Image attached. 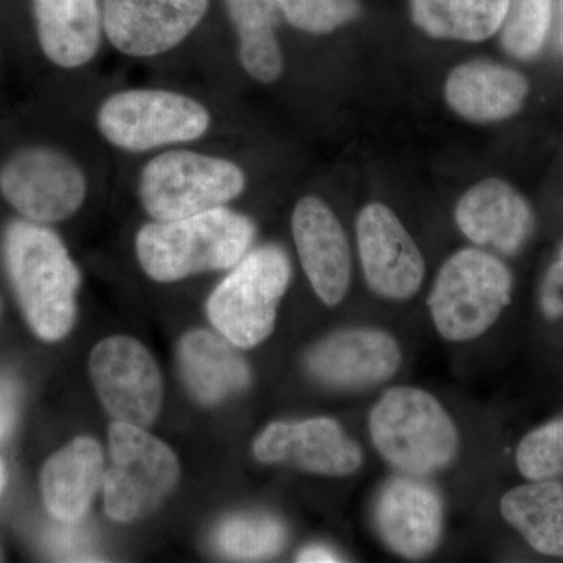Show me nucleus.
Masks as SVG:
<instances>
[{
    "instance_id": "nucleus-2",
    "label": "nucleus",
    "mask_w": 563,
    "mask_h": 563,
    "mask_svg": "<svg viewBox=\"0 0 563 563\" xmlns=\"http://www.w3.org/2000/svg\"><path fill=\"white\" fill-rule=\"evenodd\" d=\"M254 222L228 207L174 221L154 220L136 235V257L157 282L233 268L250 251Z\"/></svg>"
},
{
    "instance_id": "nucleus-30",
    "label": "nucleus",
    "mask_w": 563,
    "mask_h": 563,
    "mask_svg": "<svg viewBox=\"0 0 563 563\" xmlns=\"http://www.w3.org/2000/svg\"><path fill=\"white\" fill-rule=\"evenodd\" d=\"M446 7L448 0H410L415 24L433 38L450 40Z\"/></svg>"
},
{
    "instance_id": "nucleus-31",
    "label": "nucleus",
    "mask_w": 563,
    "mask_h": 563,
    "mask_svg": "<svg viewBox=\"0 0 563 563\" xmlns=\"http://www.w3.org/2000/svg\"><path fill=\"white\" fill-rule=\"evenodd\" d=\"M18 413V387L10 377L0 376V442L13 429Z\"/></svg>"
},
{
    "instance_id": "nucleus-21",
    "label": "nucleus",
    "mask_w": 563,
    "mask_h": 563,
    "mask_svg": "<svg viewBox=\"0 0 563 563\" xmlns=\"http://www.w3.org/2000/svg\"><path fill=\"white\" fill-rule=\"evenodd\" d=\"M181 374L199 401L213 404L250 385V366L221 336L188 333L179 347Z\"/></svg>"
},
{
    "instance_id": "nucleus-23",
    "label": "nucleus",
    "mask_w": 563,
    "mask_h": 563,
    "mask_svg": "<svg viewBox=\"0 0 563 563\" xmlns=\"http://www.w3.org/2000/svg\"><path fill=\"white\" fill-rule=\"evenodd\" d=\"M239 33V55L244 70L261 84H273L284 70L276 36L280 10L277 0H224Z\"/></svg>"
},
{
    "instance_id": "nucleus-15",
    "label": "nucleus",
    "mask_w": 563,
    "mask_h": 563,
    "mask_svg": "<svg viewBox=\"0 0 563 563\" xmlns=\"http://www.w3.org/2000/svg\"><path fill=\"white\" fill-rule=\"evenodd\" d=\"M292 239L307 279L325 306L343 301L351 285L352 262L346 233L328 203L307 196L296 203Z\"/></svg>"
},
{
    "instance_id": "nucleus-27",
    "label": "nucleus",
    "mask_w": 563,
    "mask_h": 563,
    "mask_svg": "<svg viewBox=\"0 0 563 563\" xmlns=\"http://www.w3.org/2000/svg\"><path fill=\"white\" fill-rule=\"evenodd\" d=\"M282 16L298 31L324 35L357 18L358 0H277Z\"/></svg>"
},
{
    "instance_id": "nucleus-34",
    "label": "nucleus",
    "mask_w": 563,
    "mask_h": 563,
    "mask_svg": "<svg viewBox=\"0 0 563 563\" xmlns=\"http://www.w3.org/2000/svg\"><path fill=\"white\" fill-rule=\"evenodd\" d=\"M5 470H3L2 462H0V495H2L3 488H5Z\"/></svg>"
},
{
    "instance_id": "nucleus-16",
    "label": "nucleus",
    "mask_w": 563,
    "mask_h": 563,
    "mask_svg": "<svg viewBox=\"0 0 563 563\" xmlns=\"http://www.w3.org/2000/svg\"><path fill=\"white\" fill-rule=\"evenodd\" d=\"M374 515L385 544L401 558H428L442 539V496L418 477L406 474L385 485Z\"/></svg>"
},
{
    "instance_id": "nucleus-4",
    "label": "nucleus",
    "mask_w": 563,
    "mask_h": 563,
    "mask_svg": "<svg viewBox=\"0 0 563 563\" xmlns=\"http://www.w3.org/2000/svg\"><path fill=\"white\" fill-rule=\"evenodd\" d=\"M514 277L495 255L463 250L448 258L429 295L437 332L448 342L479 339L512 301Z\"/></svg>"
},
{
    "instance_id": "nucleus-3",
    "label": "nucleus",
    "mask_w": 563,
    "mask_h": 563,
    "mask_svg": "<svg viewBox=\"0 0 563 563\" xmlns=\"http://www.w3.org/2000/svg\"><path fill=\"white\" fill-rule=\"evenodd\" d=\"M377 453L407 476L426 477L453 465L461 448L457 426L429 391L393 387L369 413Z\"/></svg>"
},
{
    "instance_id": "nucleus-1",
    "label": "nucleus",
    "mask_w": 563,
    "mask_h": 563,
    "mask_svg": "<svg viewBox=\"0 0 563 563\" xmlns=\"http://www.w3.org/2000/svg\"><path fill=\"white\" fill-rule=\"evenodd\" d=\"M7 269L29 324L40 339L57 342L76 317L80 272L60 236L33 221H13L3 239Z\"/></svg>"
},
{
    "instance_id": "nucleus-6",
    "label": "nucleus",
    "mask_w": 563,
    "mask_h": 563,
    "mask_svg": "<svg viewBox=\"0 0 563 563\" xmlns=\"http://www.w3.org/2000/svg\"><path fill=\"white\" fill-rule=\"evenodd\" d=\"M246 187L236 163L195 151L155 155L140 174V199L157 221H174L225 207Z\"/></svg>"
},
{
    "instance_id": "nucleus-10",
    "label": "nucleus",
    "mask_w": 563,
    "mask_h": 563,
    "mask_svg": "<svg viewBox=\"0 0 563 563\" xmlns=\"http://www.w3.org/2000/svg\"><path fill=\"white\" fill-rule=\"evenodd\" d=\"M90 374L99 399L117 421L147 428L161 412V369L146 350L129 336H111L91 352Z\"/></svg>"
},
{
    "instance_id": "nucleus-33",
    "label": "nucleus",
    "mask_w": 563,
    "mask_h": 563,
    "mask_svg": "<svg viewBox=\"0 0 563 563\" xmlns=\"http://www.w3.org/2000/svg\"><path fill=\"white\" fill-rule=\"evenodd\" d=\"M558 46L563 52V0H559L558 11Z\"/></svg>"
},
{
    "instance_id": "nucleus-5",
    "label": "nucleus",
    "mask_w": 563,
    "mask_h": 563,
    "mask_svg": "<svg viewBox=\"0 0 563 563\" xmlns=\"http://www.w3.org/2000/svg\"><path fill=\"white\" fill-rule=\"evenodd\" d=\"M96 125L111 146L140 154L202 139L209 132L211 114L191 96L132 88L114 92L101 103Z\"/></svg>"
},
{
    "instance_id": "nucleus-17",
    "label": "nucleus",
    "mask_w": 563,
    "mask_h": 563,
    "mask_svg": "<svg viewBox=\"0 0 563 563\" xmlns=\"http://www.w3.org/2000/svg\"><path fill=\"white\" fill-rule=\"evenodd\" d=\"M455 222L473 243L504 254L520 251L533 228L529 203L499 179L483 180L470 188L455 207Z\"/></svg>"
},
{
    "instance_id": "nucleus-19",
    "label": "nucleus",
    "mask_w": 563,
    "mask_h": 563,
    "mask_svg": "<svg viewBox=\"0 0 563 563\" xmlns=\"http://www.w3.org/2000/svg\"><path fill=\"white\" fill-rule=\"evenodd\" d=\"M529 85L523 74L490 62L466 63L450 74L444 88L451 109L474 122L514 117L523 106Z\"/></svg>"
},
{
    "instance_id": "nucleus-7",
    "label": "nucleus",
    "mask_w": 563,
    "mask_h": 563,
    "mask_svg": "<svg viewBox=\"0 0 563 563\" xmlns=\"http://www.w3.org/2000/svg\"><path fill=\"white\" fill-rule=\"evenodd\" d=\"M290 276V261L280 247L252 251L211 292L210 321L233 346H257L272 335Z\"/></svg>"
},
{
    "instance_id": "nucleus-22",
    "label": "nucleus",
    "mask_w": 563,
    "mask_h": 563,
    "mask_svg": "<svg viewBox=\"0 0 563 563\" xmlns=\"http://www.w3.org/2000/svg\"><path fill=\"white\" fill-rule=\"evenodd\" d=\"M504 520L532 550L563 559V481H531L504 493Z\"/></svg>"
},
{
    "instance_id": "nucleus-12",
    "label": "nucleus",
    "mask_w": 563,
    "mask_h": 563,
    "mask_svg": "<svg viewBox=\"0 0 563 563\" xmlns=\"http://www.w3.org/2000/svg\"><path fill=\"white\" fill-rule=\"evenodd\" d=\"M363 274L380 298L406 301L420 291L424 258L399 218L384 203L366 206L357 218Z\"/></svg>"
},
{
    "instance_id": "nucleus-13",
    "label": "nucleus",
    "mask_w": 563,
    "mask_h": 563,
    "mask_svg": "<svg viewBox=\"0 0 563 563\" xmlns=\"http://www.w3.org/2000/svg\"><path fill=\"white\" fill-rule=\"evenodd\" d=\"M401 365L402 352L395 336L373 328L332 333L307 355V366L318 380L343 390L387 383Z\"/></svg>"
},
{
    "instance_id": "nucleus-24",
    "label": "nucleus",
    "mask_w": 563,
    "mask_h": 563,
    "mask_svg": "<svg viewBox=\"0 0 563 563\" xmlns=\"http://www.w3.org/2000/svg\"><path fill=\"white\" fill-rule=\"evenodd\" d=\"M285 529L279 521L265 515H244L222 523L218 547L229 558L257 561L279 553L285 543Z\"/></svg>"
},
{
    "instance_id": "nucleus-8",
    "label": "nucleus",
    "mask_w": 563,
    "mask_h": 563,
    "mask_svg": "<svg viewBox=\"0 0 563 563\" xmlns=\"http://www.w3.org/2000/svg\"><path fill=\"white\" fill-rule=\"evenodd\" d=\"M109 440L111 466L103 476L106 514L128 523L150 514L176 487L179 462L168 444L139 426L113 422Z\"/></svg>"
},
{
    "instance_id": "nucleus-20",
    "label": "nucleus",
    "mask_w": 563,
    "mask_h": 563,
    "mask_svg": "<svg viewBox=\"0 0 563 563\" xmlns=\"http://www.w3.org/2000/svg\"><path fill=\"white\" fill-rule=\"evenodd\" d=\"M101 483L102 450L88 437H79L52 455L41 473L44 504L62 523H79Z\"/></svg>"
},
{
    "instance_id": "nucleus-32",
    "label": "nucleus",
    "mask_w": 563,
    "mask_h": 563,
    "mask_svg": "<svg viewBox=\"0 0 563 563\" xmlns=\"http://www.w3.org/2000/svg\"><path fill=\"white\" fill-rule=\"evenodd\" d=\"M298 562L302 563H329V562H343L339 554L333 553L329 548L321 547V544H313V547L306 548L302 553L298 555Z\"/></svg>"
},
{
    "instance_id": "nucleus-29",
    "label": "nucleus",
    "mask_w": 563,
    "mask_h": 563,
    "mask_svg": "<svg viewBox=\"0 0 563 563\" xmlns=\"http://www.w3.org/2000/svg\"><path fill=\"white\" fill-rule=\"evenodd\" d=\"M76 523H65L60 528H55L52 531L49 539H47V547L55 558L62 561L70 562H87L95 561L91 559L90 540L87 533L81 529L74 528Z\"/></svg>"
},
{
    "instance_id": "nucleus-14",
    "label": "nucleus",
    "mask_w": 563,
    "mask_h": 563,
    "mask_svg": "<svg viewBox=\"0 0 563 563\" xmlns=\"http://www.w3.org/2000/svg\"><path fill=\"white\" fill-rule=\"evenodd\" d=\"M254 455L263 463L290 462L322 476H350L363 463L361 446L332 418L273 422L255 440Z\"/></svg>"
},
{
    "instance_id": "nucleus-9",
    "label": "nucleus",
    "mask_w": 563,
    "mask_h": 563,
    "mask_svg": "<svg viewBox=\"0 0 563 563\" xmlns=\"http://www.w3.org/2000/svg\"><path fill=\"white\" fill-rule=\"evenodd\" d=\"M0 192L25 220L49 224L68 220L80 210L88 184L80 166L65 152L29 146L3 163Z\"/></svg>"
},
{
    "instance_id": "nucleus-25",
    "label": "nucleus",
    "mask_w": 563,
    "mask_h": 563,
    "mask_svg": "<svg viewBox=\"0 0 563 563\" xmlns=\"http://www.w3.org/2000/svg\"><path fill=\"white\" fill-rule=\"evenodd\" d=\"M553 21V0H510L501 25L504 49L520 60L536 57Z\"/></svg>"
},
{
    "instance_id": "nucleus-11",
    "label": "nucleus",
    "mask_w": 563,
    "mask_h": 563,
    "mask_svg": "<svg viewBox=\"0 0 563 563\" xmlns=\"http://www.w3.org/2000/svg\"><path fill=\"white\" fill-rule=\"evenodd\" d=\"M209 0H102L106 38L125 57L152 58L184 43Z\"/></svg>"
},
{
    "instance_id": "nucleus-18",
    "label": "nucleus",
    "mask_w": 563,
    "mask_h": 563,
    "mask_svg": "<svg viewBox=\"0 0 563 563\" xmlns=\"http://www.w3.org/2000/svg\"><path fill=\"white\" fill-rule=\"evenodd\" d=\"M32 13L47 60L63 69L95 60L106 36L99 0H32Z\"/></svg>"
},
{
    "instance_id": "nucleus-26",
    "label": "nucleus",
    "mask_w": 563,
    "mask_h": 563,
    "mask_svg": "<svg viewBox=\"0 0 563 563\" xmlns=\"http://www.w3.org/2000/svg\"><path fill=\"white\" fill-rule=\"evenodd\" d=\"M515 462L525 479H562L563 417L529 432L518 444Z\"/></svg>"
},
{
    "instance_id": "nucleus-28",
    "label": "nucleus",
    "mask_w": 563,
    "mask_h": 563,
    "mask_svg": "<svg viewBox=\"0 0 563 563\" xmlns=\"http://www.w3.org/2000/svg\"><path fill=\"white\" fill-rule=\"evenodd\" d=\"M510 0H448L450 40L484 41L501 29Z\"/></svg>"
}]
</instances>
